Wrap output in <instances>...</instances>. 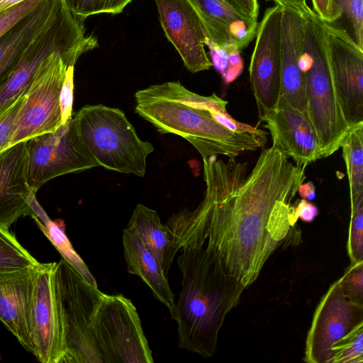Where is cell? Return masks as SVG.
Instances as JSON below:
<instances>
[{
  "label": "cell",
  "instance_id": "16",
  "mask_svg": "<svg viewBox=\"0 0 363 363\" xmlns=\"http://www.w3.org/2000/svg\"><path fill=\"white\" fill-rule=\"evenodd\" d=\"M327 30L336 91L345 118L352 127L363 122V51L342 35L328 28Z\"/></svg>",
  "mask_w": 363,
  "mask_h": 363
},
{
  "label": "cell",
  "instance_id": "17",
  "mask_svg": "<svg viewBox=\"0 0 363 363\" xmlns=\"http://www.w3.org/2000/svg\"><path fill=\"white\" fill-rule=\"evenodd\" d=\"M304 27L305 16L302 7L283 6L280 37V96L303 113L307 111L305 74L302 67Z\"/></svg>",
  "mask_w": 363,
  "mask_h": 363
},
{
  "label": "cell",
  "instance_id": "37",
  "mask_svg": "<svg viewBox=\"0 0 363 363\" xmlns=\"http://www.w3.org/2000/svg\"><path fill=\"white\" fill-rule=\"evenodd\" d=\"M313 11L323 20L328 23L331 21V9L330 0H311Z\"/></svg>",
  "mask_w": 363,
  "mask_h": 363
},
{
  "label": "cell",
  "instance_id": "30",
  "mask_svg": "<svg viewBox=\"0 0 363 363\" xmlns=\"http://www.w3.org/2000/svg\"><path fill=\"white\" fill-rule=\"evenodd\" d=\"M347 249L350 265L363 262V199L351 205Z\"/></svg>",
  "mask_w": 363,
  "mask_h": 363
},
{
  "label": "cell",
  "instance_id": "28",
  "mask_svg": "<svg viewBox=\"0 0 363 363\" xmlns=\"http://www.w3.org/2000/svg\"><path fill=\"white\" fill-rule=\"evenodd\" d=\"M332 363L363 362V322L356 325L332 348Z\"/></svg>",
  "mask_w": 363,
  "mask_h": 363
},
{
  "label": "cell",
  "instance_id": "31",
  "mask_svg": "<svg viewBox=\"0 0 363 363\" xmlns=\"http://www.w3.org/2000/svg\"><path fill=\"white\" fill-rule=\"evenodd\" d=\"M27 89L0 108V152L10 147L16 116L25 100Z\"/></svg>",
  "mask_w": 363,
  "mask_h": 363
},
{
  "label": "cell",
  "instance_id": "10",
  "mask_svg": "<svg viewBox=\"0 0 363 363\" xmlns=\"http://www.w3.org/2000/svg\"><path fill=\"white\" fill-rule=\"evenodd\" d=\"M26 143L27 179L35 193L55 177L99 166L81 142L72 118L54 133L34 137Z\"/></svg>",
  "mask_w": 363,
  "mask_h": 363
},
{
  "label": "cell",
  "instance_id": "26",
  "mask_svg": "<svg viewBox=\"0 0 363 363\" xmlns=\"http://www.w3.org/2000/svg\"><path fill=\"white\" fill-rule=\"evenodd\" d=\"M8 228L0 227V272L38 264Z\"/></svg>",
  "mask_w": 363,
  "mask_h": 363
},
{
  "label": "cell",
  "instance_id": "29",
  "mask_svg": "<svg viewBox=\"0 0 363 363\" xmlns=\"http://www.w3.org/2000/svg\"><path fill=\"white\" fill-rule=\"evenodd\" d=\"M132 0H64L67 9L78 19L97 13H121Z\"/></svg>",
  "mask_w": 363,
  "mask_h": 363
},
{
  "label": "cell",
  "instance_id": "39",
  "mask_svg": "<svg viewBox=\"0 0 363 363\" xmlns=\"http://www.w3.org/2000/svg\"><path fill=\"white\" fill-rule=\"evenodd\" d=\"M275 3V4H280L281 6H291L295 7L301 8L306 5V0H270Z\"/></svg>",
  "mask_w": 363,
  "mask_h": 363
},
{
  "label": "cell",
  "instance_id": "22",
  "mask_svg": "<svg viewBox=\"0 0 363 363\" xmlns=\"http://www.w3.org/2000/svg\"><path fill=\"white\" fill-rule=\"evenodd\" d=\"M122 240L128 272L138 276L170 312L175 304L174 294L160 262L134 230L123 229Z\"/></svg>",
  "mask_w": 363,
  "mask_h": 363
},
{
  "label": "cell",
  "instance_id": "36",
  "mask_svg": "<svg viewBox=\"0 0 363 363\" xmlns=\"http://www.w3.org/2000/svg\"><path fill=\"white\" fill-rule=\"evenodd\" d=\"M318 214V208L308 200L302 199L294 206V216L297 220L300 218L303 222L310 223Z\"/></svg>",
  "mask_w": 363,
  "mask_h": 363
},
{
  "label": "cell",
  "instance_id": "5",
  "mask_svg": "<svg viewBox=\"0 0 363 363\" xmlns=\"http://www.w3.org/2000/svg\"><path fill=\"white\" fill-rule=\"evenodd\" d=\"M77 135L99 166L143 177L152 145L138 136L123 111L86 105L72 118Z\"/></svg>",
  "mask_w": 363,
  "mask_h": 363
},
{
  "label": "cell",
  "instance_id": "18",
  "mask_svg": "<svg viewBox=\"0 0 363 363\" xmlns=\"http://www.w3.org/2000/svg\"><path fill=\"white\" fill-rule=\"evenodd\" d=\"M39 264L0 272V320L33 355L31 311Z\"/></svg>",
  "mask_w": 363,
  "mask_h": 363
},
{
  "label": "cell",
  "instance_id": "24",
  "mask_svg": "<svg viewBox=\"0 0 363 363\" xmlns=\"http://www.w3.org/2000/svg\"><path fill=\"white\" fill-rule=\"evenodd\" d=\"M329 29L342 35L363 51V0H330Z\"/></svg>",
  "mask_w": 363,
  "mask_h": 363
},
{
  "label": "cell",
  "instance_id": "27",
  "mask_svg": "<svg viewBox=\"0 0 363 363\" xmlns=\"http://www.w3.org/2000/svg\"><path fill=\"white\" fill-rule=\"evenodd\" d=\"M212 66L221 74L226 83L235 80L242 72L243 62L240 51L232 47H222L207 40Z\"/></svg>",
  "mask_w": 363,
  "mask_h": 363
},
{
  "label": "cell",
  "instance_id": "34",
  "mask_svg": "<svg viewBox=\"0 0 363 363\" xmlns=\"http://www.w3.org/2000/svg\"><path fill=\"white\" fill-rule=\"evenodd\" d=\"M74 68L69 66L66 71L65 80L60 94V107L61 111L62 125L72 118L73 91H74Z\"/></svg>",
  "mask_w": 363,
  "mask_h": 363
},
{
  "label": "cell",
  "instance_id": "3",
  "mask_svg": "<svg viewBox=\"0 0 363 363\" xmlns=\"http://www.w3.org/2000/svg\"><path fill=\"white\" fill-rule=\"evenodd\" d=\"M182 250L177 259L182 289L170 311L177 323L179 345L211 357L224 320L239 303L245 289L225 272L204 245Z\"/></svg>",
  "mask_w": 363,
  "mask_h": 363
},
{
  "label": "cell",
  "instance_id": "35",
  "mask_svg": "<svg viewBox=\"0 0 363 363\" xmlns=\"http://www.w3.org/2000/svg\"><path fill=\"white\" fill-rule=\"evenodd\" d=\"M240 15L257 21L259 4L257 0H218Z\"/></svg>",
  "mask_w": 363,
  "mask_h": 363
},
{
  "label": "cell",
  "instance_id": "23",
  "mask_svg": "<svg viewBox=\"0 0 363 363\" xmlns=\"http://www.w3.org/2000/svg\"><path fill=\"white\" fill-rule=\"evenodd\" d=\"M160 262L167 276L172 263L180 246L166 225H163L157 213L142 204H138L128 224Z\"/></svg>",
  "mask_w": 363,
  "mask_h": 363
},
{
  "label": "cell",
  "instance_id": "12",
  "mask_svg": "<svg viewBox=\"0 0 363 363\" xmlns=\"http://www.w3.org/2000/svg\"><path fill=\"white\" fill-rule=\"evenodd\" d=\"M282 9L280 4L267 9L258 24L249 72L259 116L273 109L280 96Z\"/></svg>",
  "mask_w": 363,
  "mask_h": 363
},
{
  "label": "cell",
  "instance_id": "21",
  "mask_svg": "<svg viewBox=\"0 0 363 363\" xmlns=\"http://www.w3.org/2000/svg\"><path fill=\"white\" fill-rule=\"evenodd\" d=\"M63 4L64 0H45L0 37V86L27 45Z\"/></svg>",
  "mask_w": 363,
  "mask_h": 363
},
{
  "label": "cell",
  "instance_id": "9",
  "mask_svg": "<svg viewBox=\"0 0 363 363\" xmlns=\"http://www.w3.org/2000/svg\"><path fill=\"white\" fill-rule=\"evenodd\" d=\"M101 363H152L137 310L123 295L102 297L94 323Z\"/></svg>",
  "mask_w": 363,
  "mask_h": 363
},
{
  "label": "cell",
  "instance_id": "25",
  "mask_svg": "<svg viewBox=\"0 0 363 363\" xmlns=\"http://www.w3.org/2000/svg\"><path fill=\"white\" fill-rule=\"evenodd\" d=\"M349 181L351 205L363 199V122L349 129L341 142Z\"/></svg>",
  "mask_w": 363,
  "mask_h": 363
},
{
  "label": "cell",
  "instance_id": "7",
  "mask_svg": "<svg viewBox=\"0 0 363 363\" xmlns=\"http://www.w3.org/2000/svg\"><path fill=\"white\" fill-rule=\"evenodd\" d=\"M97 45L92 35H85L81 21L64 3L27 45L0 86V108L28 87L41 62L53 52H62L77 60L81 55Z\"/></svg>",
  "mask_w": 363,
  "mask_h": 363
},
{
  "label": "cell",
  "instance_id": "13",
  "mask_svg": "<svg viewBox=\"0 0 363 363\" xmlns=\"http://www.w3.org/2000/svg\"><path fill=\"white\" fill-rule=\"evenodd\" d=\"M161 26L191 73L212 66L205 51L208 39L203 23L189 0H155Z\"/></svg>",
  "mask_w": 363,
  "mask_h": 363
},
{
  "label": "cell",
  "instance_id": "8",
  "mask_svg": "<svg viewBox=\"0 0 363 363\" xmlns=\"http://www.w3.org/2000/svg\"><path fill=\"white\" fill-rule=\"evenodd\" d=\"M77 60L60 51L49 55L40 65L26 92L16 120L10 147L48 133L62 125L60 94L67 69Z\"/></svg>",
  "mask_w": 363,
  "mask_h": 363
},
{
  "label": "cell",
  "instance_id": "19",
  "mask_svg": "<svg viewBox=\"0 0 363 363\" xmlns=\"http://www.w3.org/2000/svg\"><path fill=\"white\" fill-rule=\"evenodd\" d=\"M27 143L0 152V227L8 228L19 218L33 215L27 179Z\"/></svg>",
  "mask_w": 363,
  "mask_h": 363
},
{
  "label": "cell",
  "instance_id": "1",
  "mask_svg": "<svg viewBox=\"0 0 363 363\" xmlns=\"http://www.w3.org/2000/svg\"><path fill=\"white\" fill-rule=\"evenodd\" d=\"M203 164L202 201L173 214L166 225L180 250L204 245L245 289L296 223L291 201L307 165L292 162L274 145L262 150L250 172L235 158L211 156Z\"/></svg>",
  "mask_w": 363,
  "mask_h": 363
},
{
  "label": "cell",
  "instance_id": "2",
  "mask_svg": "<svg viewBox=\"0 0 363 363\" xmlns=\"http://www.w3.org/2000/svg\"><path fill=\"white\" fill-rule=\"evenodd\" d=\"M135 111L162 133L177 135L192 145L202 158L223 155L235 158L263 147L267 133L255 128L233 131L216 121L211 109L228 113V101L216 94L203 96L179 82L150 85L135 94Z\"/></svg>",
  "mask_w": 363,
  "mask_h": 363
},
{
  "label": "cell",
  "instance_id": "6",
  "mask_svg": "<svg viewBox=\"0 0 363 363\" xmlns=\"http://www.w3.org/2000/svg\"><path fill=\"white\" fill-rule=\"evenodd\" d=\"M55 284L62 337L61 363H101L94 323L104 294L65 258L56 262Z\"/></svg>",
  "mask_w": 363,
  "mask_h": 363
},
{
  "label": "cell",
  "instance_id": "20",
  "mask_svg": "<svg viewBox=\"0 0 363 363\" xmlns=\"http://www.w3.org/2000/svg\"><path fill=\"white\" fill-rule=\"evenodd\" d=\"M198 12L208 40L240 52L256 37L257 21L245 17L218 0H189Z\"/></svg>",
  "mask_w": 363,
  "mask_h": 363
},
{
  "label": "cell",
  "instance_id": "38",
  "mask_svg": "<svg viewBox=\"0 0 363 363\" xmlns=\"http://www.w3.org/2000/svg\"><path fill=\"white\" fill-rule=\"evenodd\" d=\"M315 189L312 182L302 183L298 189V193L302 199L312 201L315 198Z\"/></svg>",
  "mask_w": 363,
  "mask_h": 363
},
{
  "label": "cell",
  "instance_id": "4",
  "mask_svg": "<svg viewBox=\"0 0 363 363\" xmlns=\"http://www.w3.org/2000/svg\"><path fill=\"white\" fill-rule=\"evenodd\" d=\"M302 9L305 16L302 67L306 112L324 158L340 147L350 127L343 115L333 76L327 28L307 4Z\"/></svg>",
  "mask_w": 363,
  "mask_h": 363
},
{
  "label": "cell",
  "instance_id": "32",
  "mask_svg": "<svg viewBox=\"0 0 363 363\" xmlns=\"http://www.w3.org/2000/svg\"><path fill=\"white\" fill-rule=\"evenodd\" d=\"M340 280L343 293L348 300L363 308V262L350 265Z\"/></svg>",
  "mask_w": 363,
  "mask_h": 363
},
{
  "label": "cell",
  "instance_id": "11",
  "mask_svg": "<svg viewBox=\"0 0 363 363\" xmlns=\"http://www.w3.org/2000/svg\"><path fill=\"white\" fill-rule=\"evenodd\" d=\"M361 322L363 308L348 300L339 278L330 285L315 308L306 340L303 360L332 363L333 345Z\"/></svg>",
  "mask_w": 363,
  "mask_h": 363
},
{
  "label": "cell",
  "instance_id": "15",
  "mask_svg": "<svg viewBox=\"0 0 363 363\" xmlns=\"http://www.w3.org/2000/svg\"><path fill=\"white\" fill-rule=\"evenodd\" d=\"M273 145L296 164L308 165L322 158L319 142L306 112L279 96L276 106L261 115Z\"/></svg>",
  "mask_w": 363,
  "mask_h": 363
},
{
  "label": "cell",
  "instance_id": "33",
  "mask_svg": "<svg viewBox=\"0 0 363 363\" xmlns=\"http://www.w3.org/2000/svg\"><path fill=\"white\" fill-rule=\"evenodd\" d=\"M45 0H25L0 13V37Z\"/></svg>",
  "mask_w": 363,
  "mask_h": 363
},
{
  "label": "cell",
  "instance_id": "14",
  "mask_svg": "<svg viewBox=\"0 0 363 363\" xmlns=\"http://www.w3.org/2000/svg\"><path fill=\"white\" fill-rule=\"evenodd\" d=\"M56 262L38 267L31 311L34 356L42 363H61L63 348L57 301L55 270Z\"/></svg>",
  "mask_w": 363,
  "mask_h": 363
}]
</instances>
